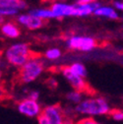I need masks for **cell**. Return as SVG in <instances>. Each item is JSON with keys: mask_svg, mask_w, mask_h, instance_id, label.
<instances>
[{"mask_svg": "<svg viewBox=\"0 0 123 124\" xmlns=\"http://www.w3.org/2000/svg\"><path fill=\"white\" fill-rule=\"evenodd\" d=\"M1 52H2V51H1V49H0V55H1Z\"/></svg>", "mask_w": 123, "mask_h": 124, "instance_id": "obj_27", "label": "cell"}, {"mask_svg": "<svg viewBox=\"0 0 123 124\" xmlns=\"http://www.w3.org/2000/svg\"><path fill=\"white\" fill-rule=\"evenodd\" d=\"M95 16L98 17H105V18H109V19H118V14L115 11L114 8L109 7V6H100L97 9H95L94 13H93Z\"/></svg>", "mask_w": 123, "mask_h": 124, "instance_id": "obj_12", "label": "cell"}, {"mask_svg": "<svg viewBox=\"0 0 123 124\" xmlns=\"http://www.w3.org/2000/svg\"><path fill=\"white\" fill-rule=\"evenodd\" d=\"M67 46L71 49L80 51H91L97 46V41L91 37L74 36L67 39Z\"/></svg>", "mask_w": 123, "mask_h": 124, "instance_id": "obj_4", "label": "cell"}, {"mask_svg": "<svg viewBox=\"0 0 123 124\" xmlns=\"http://www.w3.org/2000/svg\"><path fill=\"white\" fill-rule=\"evenodd\" d=\"M74 9V17H85L93 14L95 9L100 6V3L97 2L96 0L90 3H76Z\"/></svg>", "mask_w": 123, "mask_h": 124, "instance_id": "obj_10", "label": "cell"}, {"mask_svg": "<svg viewBox=\"0 0 123 124\" xmlns=\"http://www.w3.org/2000/svg\"><path fill=\"white\" fill-rule=\"evenodd\" d=\"M66 99L70 101V102H73V103H79L82 100H83V96H82V92H79V91H72L70 93H68L67 96H66Z\"/></svg>", "mask_w": 123, "mask_h": 124, "instance_id": "obj_16", "label": "cell"}, {"mask_svg": "<svg viewBox=\"0 0 123 124\" xmlns=\"http://www.w3.org/2000/svg\"><path fill=\"white\" fill-rule=\"evenodd\" d=\"M17 21L22 26L26 27L29 30H38L42 27L43 20L37 17L36 15L29 13V14H21L17 17Z\"/></svg>", "mask_w": 123, "mask_h": 124, "instance_id": "obj_9", "label": "cell"}, {"mask_svg": "<svg viewBox=\"0 0 123 124\" xmlns=\"http://www.w3.org/2000/svg\"><path fill=\"white\" fill-rule=\"evenodd\" d=\"M80 123H96V120L92 119V116H91V117H88V118H86L84 120H81Z\"/></svg>", "mask_w": 123, "mask_h": 124, "instance_id": "obj_22", "label": "cell"}, {"mask_svg": "<svg viewBox=\"0 0 123 124\" xmlns=\"http://www.w3.org/2000/svg\"><path fill=\"white\" fill-rule=\"evenodd\" d=\"M37 118H38V122L39 124H50L49 123V120L47 119V117L45 116L43 113H40Z\"/></svg>", "mask_w": 123, "mask_h": 124, "instance_id": "obj_20", "label": "cell"}, {"mask_svg": "<svg viewBox=\"0 0 123 124\" xmlns=\"http://www.w3.org/2000/svg\"><path fill=\"white\" fill-rule=\"evenodd\" d=\"M75 110L83 115L99 116L110 112L109 104L103 98H89L76 104Z\"/></svg>", "mask_w": 123, "mask_h": 124, "instance_id": "obj_1", "label": "cell"}, {"mask_svg": "<svg viewBox=\"0 0 123 124\" xmlns=\"http://www.w3.org/2000/svg\"><path fill=\"white\" fill-rule=\"evenodd\" d=\"M68 67L73 73L83 77V78H85V77L87 76V69L82 63H78V62H77V63H73Z\"/></svg>", "mask_w": 123, "mask_h": 124, "instance_id": "obj_15", "label": "cell"}, {"mask_svg": "<svg viewBox=\"0 0 123 124\" xmlns=\"http://www.w3.org/2000/svg\"><path fill=\"white\" fill-rule=\"evenodd\" d=\"M18 10L16 9H10V8H2L0 7V15H2L4 17H11V16H15V15L18 14Z\"/></svg>", "mask_w": 123, "mask_h": 124, "instance_id": "obj_18", "label": "cell"}, {"mask_svg": "<svg viewBox=\"0 0 123 124\" xmlns=\"http://www.w3.org/2000/svg\"><path fill=\"white\" fill-rule=\"evenodd\" d=\"M111 117L115 121H122L123 120V111L121 110H115L111 112Z\"/></svg>", "mask_w": 123, "mask_h": 124, "instance_id": "obj_19", "label": "cell"}, {"mask_svg": "<svg viewBox=\"0 0 123 124\" xmlns=\"http://www.w3.org/2000/svg\"><path fill=\"white\" fill-rule=\"evenodd\" d=\"M51 11L55 19H62L65 17L74 16V4H68L64 2H55L51 5Z\"/></svg>", "mask_w": 123, "mask_h": 124, "instance_id": "obj_8", "label": "cell"}, {"mask_svg": "<svg viewBox=\"0 0 123 124\" xmlns=\"http://www.w3.org/2000/svg\"><path fill=\"white\" fill-rule=\"evenodd\" d=\"M1 76H2V73H1V70H0V80H1Z\"/></svg>", "mask_w": 123, "mask_h": 124, "instance_id": "obj_26", "label": "cell"}, {"mask_svg": "<svg viewBox=\"0 0 123 124\" xmlns=\"http://www.w3.org/2000/svg\"><path fill=\"white\" fill-rule=\"evenodd\" d=\"M114 7L120 11H123V2H115L114 3Z\"/></svg>", "mask_w": 123, "mask_h": 124, "instance_id": "obj_23", "label": "cell"}, {"mask_svg": "<svg viewBox=\"0 0 123 124\" xmlns=\"http://www.w3.org/2000/svg\"><path fill=\"white\" fill-rule=\"evenodd\" d=\"M17 108H18V111L21 114L27 117H31V118L38 117L41 113V110H42V108L40 104L38 102V101L30 99V98H27L21 101L18 103Z\"/></svg>", "mask_w": 123, "mask_h": 124, "instance_id": "obj_5", "label": "cell"}, {"mask_svg": "<svg viewBox=\"0 0 123 124\" xmlns=\"http://www.w3.org/2000/svg\"><path fill=\"white\" fill-rule=\"evenodd\" d=\"M92 1H94V0H77L76 3H90Z\"/></svg>", "mask_w": 123, "mask_h": 124, "instance_id": "obj_24", "label": "cell"}, {"mask_svg": "<svg viewBox=\"0 0 123 124\" xmlns=\"http://www.w3.org/2000/svg\"><path fill=\"white\" fill-rule=\"evenodd\" d=\"M41 113H43L47 117L50 124H61L64 121L62 108H61L58 104L45 106L41 110Z\"/></svg>", "mask_w": 123, "mask_h": 124, "instance_id": "obj_7", "label": "cell"}, {"mask_svg": "<svg viewBox=\"0 0 123 124\" xmlns=\"http://www.w3.org/2000/svg\"><path fill=\"white\" fill-rule=\"evenodd\" d=\"M30 13H32L34 15H36L37 17L42 19V20H48V19H54V15L51 11V9H34Z\"/></svg>", "mask_w": 123, "mask_h": 124, "instance_id": "obj_14", "label": "cell"}, {"mask_svg": "<svg viewBox=\"0 0 123 124\" xmlns=\"http://www.w3.org/2000/svg\"><path fill=\"white\" fill-rule=\"evenodd\" d=\"M0 30H1V34L3 36L10 39H17L21 34L18 26L11 22H4L0 27Z\"/></svg>", "mask_w": 123, "mask_h": 124, "instance_id": "obj_11", "label": "cell"}, {"mask_svg": "<svg viewBox=\"0 0 123 124\" xmlns=\"http://www.w3.org/2000/svg\"><path fill=\"white\" fill-rule=\"evenodd\" d=\"M28 98L38 101V98H39V93H38V92H37V91H32V92H31L30 94H29V97H28Z\"/></svg>", "mask_w": 123, "mask_h": 124, "instance_id": "obj_21", "label": "cell"}, {"mask_svg": "<svg viewBox=\"0 0 123 124\" xmlns=\"http://www.w3.org/2000/svg\"><path fill=\"white\" fill-rule=\"evenodd\" d=\"M61 55H62V52H61V50L57 47L49 48L44 53V56L49 60H57L61 57Z\"/></svg>", "mask_w": 123, "mask_h": 124, "instance_id": "obj_17", "label": "cell"}, {"mask_svg": "<svg viewBox=\"0 0 123 124\" xmlns=\"http://www.w3.org/2000/svg\"><path fill=\"white\" fill-rule=\"evenodd\" d=\"M5 22V17L2 16V15H0V27H1V25Z\"/></svg>", "mask_w": 123, "mask_h": 124, "instance_id": "obj_25", "label": "cell"}, {"mask_svg": "<svg viewBox=\"0 0 123 124\" xmlns=\"http://www.w3.org/2000/svg\"><path fill=\"white\" fill-rule=\"evenodd\" d=\"M62 75L64 76V78L68 81V83L71 85L73 90L79 91V92H84L87 89V84L84 80L83 77L77 75L73 73L69 67H64L62 69Z\"/></svg>", "mask_w": 123, "mask_h": 124, "instance_id": "obj_6", "label": "cell"}, {"mask_svg": "<svg viewBox=\"0 0 123 124\" xmlns=\"http://www.w3.org/2000/svg\"><path fill=\"white\" fill-rule=\"evenodd\" d=\"M5 58L13 66L21 67L31 58V50L27 43H14L5 50Z\"/></svg>", "mask_w": 123, "mask_h": 124, "instance_id": "obj_2", "label": "cell"}, {"mask_svg": "<svg viewBox=\"0 0 123 124\" xmlns=\"http://www.w3.org/2000/svg\"><path fill=\"white\" fill-rule=\"evenodd\" d=\"M43 70H44L43 61L39 58L31 57L23 66H21L20 78L23 83L30 84L32 82H35L42 74Z\"/></svg>", "mask_w": 123, "mask_h": 124, "instance_id": "obj_3", "label": "cell"}, {"mask_svg": "<svg viewBox=\"0 0 123 124\" xmlns=\"http://www.w3.org/2000/svg\"><path fill=\"white\" fill-rule=\"evenodd\" d=\"M0 7L16 9L20 11L27 8V3L24 0H0Z\"/></svg>", "mask_w": 123, "mask_h": 124, "instance_id": "obj_13", "label": "cell"}]
</instances>
